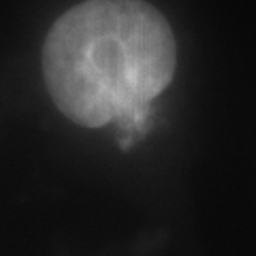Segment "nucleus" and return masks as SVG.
Masks as SVG:
<instances>
[{
	"instance_id": "1",
	"label": "nucleus",
	"mask_w": 256,
	"mask_h": 256,
	"mask_svg": "<svg viewBox=\"0 0 256 256\" xmlns=\"http://www.w3.org/2000/svg\"><path fill=\"white\" fill-rule=\"evenodd\" d=\"M175 62L169 22L146 0H86L54 24L43 50L54 102L86 128L152 105L171 84Z\"/></svg>"
}]
</instances>
